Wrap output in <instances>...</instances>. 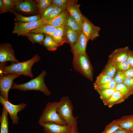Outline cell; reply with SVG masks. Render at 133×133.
Here are the masks:
<instances>
[{
  "mask_svg": "<svg viewBox=\"0 0 133 133\" xmlns=\"http://www.w3.org/2000/svg\"><path fill=\"white\" fill-rule=\"evenodd\" d=\"M41 59L40 56L36 54L32 58L23 62H11V65L8 66L5 65V63H1L0 73L5 75L15 73L33 78L32 67L34 63L38 62Z\"/></svg>",
  "mask_w": 133,
  "mask_h": 133,
  "instance_id": "1",
  "label": "cell"
},
{
  "mask_svg": "<svg viewBox=\"0 0 133 133\" xmlns=\"http://www.w3.org/2000/svg\"><path fill=\"white\" fill-rule=\"evenodd\" d=\"M47 74L46 71L44 70L37 77L27 83L20 84L14 83L11 89L24 91L30 90L39 91L45 95L49 96L51 92L48 89L44 81V78Z\"/></svg>",
  "mask_w": 133,
  "mask_h": 133,
  "instance_id": "2",
  "label": "cell"
},
{
  "mask_svg": "<svg viewBox=\"0 0 133 133\" xmlns=\"http://www.w3.org/2000/svg\"><path fill=\"white\" fill-rule=\"evenodd\" d=\"M73 107L69 97H62L59 102L57 112L61 118L66 125L72 128L77 126L78 117L73 115Z\"/></svg>",
  "mask_w": 133,
  "mask_h": 133,
  "instance_id": "3",
  "label": "cell"
},
{
  "mask_svg": "<svg viewBox=\"0 0 133 133\" xmlns=\"http://www.w3.org/2000/svg\"><path fill=\"white\" fill-rule=\"evenodd\" d=\"M72 65L76 71L91 81H93V68L86 53L74 55Z\"/></svg>",
  "mask_w": 133,
  "mask_h": 133,
  "instance_id": "4",
  "label": "cell"
},
{
  "mask_svg": "<svg viewBox=\"0 0 133 133\" xmlns=\"http://www.w3.org/2000/svg\"><path fill=\"white\" fill-rule=\"evenodd\" d=\"M58 104L59 102L56 101L48 102L39 117L38 123L53 122L60 125H66L57 112Z\"/></svg>",
  "mask_w": 133,
  "mask_h": 133,
  "instance_id": "5",
  "label": "cell"
},
{
  "mask_svg": "<svg viewBox=\"0 0 133 133\" xmlns=\"http://www.w3.org/2000/svg\"><path fill=\"white\" fill-rule=\"evenodd\" d=\"M0 102L4 107L9 114L12 120L13 124L16 125L19 123V118L18 117L17 113L26 107L27 104L23 102L20 104L14 105L0 96Z\"/></svg>",
  "mask_w": 133,
  "mask_h": 133,
  "instance_id": "6",
  "label": "cell"
},
{
  "mask_svg": "<svg viewBox=\"0 0 133 133\" xmlns=\"http://www.w3.org/2000/svg\"><path fill=\"white\" fill-rule=\"evenodd\" d=\"M45 21L41 19L40 20L28 23L15 22L13 33L16 34L18 36H25L32 30L44 24Z\"/></svg>",
  "mask_w": 133,
  "mask_h": 133,
  "instance_id": "7",
  "label": "cell"
},
{
  "mask_svg": "<svg viewBox=\"0 0 133 133\" xmlns=\"http://www.w3.org/2000/svg\"><path fill=\"white\" fill-rule=\"evenodd\" d=\"M20 75L13 73L1 75L0 77V96L8 100V95L10 90L14 83V80L19 77Z\"/></svg>",
  "mask_w": 133,
  "mask_h": 133,
  "instance_id": "8",
  "label": "cell"
},
{
  "mask_svg": "<svg viewBox=\"0 0 133 133\" xmlns=\"http://www.w3.org/2000/svg\"><path fill=\"white\" fill-rule=\"evenodd\" d=\"M82 30L89 40L93 41L99 36L100 28L94 25L87 18L84 16Z\"/></svg>",
  "mask_w": 133,
  "mask_h": 133,
  "instance_id": "9",
  "label": "cell"
},
{
  "mask_svg": "<svg viewBox=\"0 0 133 133\" xmlns=\"http://www.w3.org/2000/svg\"><path fill=\"white\" fill-rule=\"evenodd\" d=\"M8 61L19 62L15 57L14 50L11 44L9 43L1 44L0 46V62L3 63Z\"/></svg>",
  "mask_w": 133,
  "mask_h": 133,
  "instance_id": "10",
  "label": "cell"
},
{
  "mask_svg": "<svg viewBox=\"0 0 133 133\" xmlns=\"http://www.w3.org/2000/svg\"><path fill=\"white\" fill-rule=\"evenodd\" d=\"M40 125L43 128L45 133H69L73 128L53 122L43 123Z\"/></svg>",
  "mask_w": 133,
  "mask_h": 133,
  "instance_id": "11",
  "label": "cell"
},
{
  "mask_svg": "<svg viewBox=\"0 0 133 133\" xmlns=\"http://www.w3.org/2000/svg\"><path fill=\"white\" fill-rule=\"evenodd\" d=\"M89 40L82 30L79 32V37L76 42L71 47V51L73 55L86 53V49Z\"/></svg>",
  "mask_w": 133,
  "mask_h": 133,
  "instance_id": "12",
  "label": "cell"
},
{
  "mask_svg": "<svg viewBox=\"0 0 133 133\" xmlns=\"http://www.w3.org/2000/svg\"><path fill=\"white\" fill-rule=\"evenodd\" d=\"M130 50L128 46L116 49L109 55L108 60L114 62H120L126 60Z\"/></svg>",
  "mask_w": 133,
  "mask_h": 133,
  "instance_id": "13",
  "label": "cell"
},
{
  "mask_svg": "<svg viewBox=\"0 0 133 133\" xmlns=\"http://www.w3.org/2000/svg\"><path fill=\"white\" fill-rule=\"evenodd\" d=\"M77 2V0H73L68 7L66 10L82 27L84 16L83 15L80 10L79 7L80 5L78 4Z\"/></svg>",
  "mask_w": 133,
  "mask_h": 133,
  "instance_id": "14",
  "label": "cell"
},
{
  "mask_svg": "<svg viewBox=\"0 0 133 133\" xmlns=\"http://www.w3.org/2000/svg\"><path fill=\"white\" fill-rule=\"evenodd\" d=\"M15 7L18 10L29 13L34 12L37 7L36 3L31 0H22L16 4Z\"/></svg>",
  "mask_w": 133,
  "mask_h": 133,
  "instance_id": "15",
  "label": "cell"
},
{
  "mask_svg": "<svg viewBox=\"0 0 133 133\" xmlns=\"http://www.w3.org/2000/svg\"><path fill=\"white\" fill-rule=\"evenodd\" d=\"M52 37L60 46L64 43H67L65 32V25L63 24L56 28Z\"/></svg>",
  "mask_w": 133,
  "mask_h": 133,
  "instance_id": "16",
  "label": "cell"
},
{
  "mask_svg": "<svg viewBox=\"0 0 133 133\" xmlns=\"http://www.w3.org/2000/svg\"><path fill=\"white\" fill-rule=\"evenodd\" d=\"M116 120L121 129L133 131V115L123 116Z\"/></svg>",
  "mask_w": 133,
  "mask_h": 133,
  "instance_id": "17",
  "label": "cell"
},
{
  "mask_svg": "<svg viewBox=\"0 0 133 133\" xmlns=\"http://www.w3.org/2000/svg\"><path fill=\"white\" fill-rule=\"evenodd\" d=\"M69 13L66 10L58 16L50 20L45 21L44 24L51 25L57 28L64 24L66 19Z\"/></svg>",
  "mask_w": 133,
  "mask_h": 133,
  "instance_id": "18",
  "label": "cell"
},
{
  "mask_svg": "<svg viewBox=\"0 0 133 133\" xmlns=\"http://www.w3.org/2000/svg\"><path fill=\"white\" fill-rule=\"evenodd\" d=\"M65 29L66 36L68 43L70 44L71 47L75 44L77 41L80 31L78 32L74 30L65 25Z\"/></svg>",
  "mask_w": 133,
  "mask_h": 133,
  "instance_id": "19",
  "label": "cell"
},
{
  "mask_svg": "<svg viewBox=\"0 0 133 133\" xmlns=\"http://www.w3.org/2000/svg\"><path fill=\"white\" fill-rule=\"evenodd\" d=\"M56 28L51 25L43 24L31 31L30 33H44L52 36Z\"/></svg>",
  "mask_w": 133,
  "mask_h": 133,
  "instance_id": "20",
  "label": "cell"
},
{
  "mask_svg": "<svg viewBox=\"0 0 133 133\" xmlns=\"http://www.w3.org/2000/svg\"><path fill=\"white\" fill-rule=\"evenodd\" d=\"M10 12L14 15L16 19L18 22L20 23L31 22L40 20L41 19V17L38 15L31 16H24L12 9L10 10Z\"/></svg>",
  "mask_w": 133,
  "mask_h": 133,
  "instance_id": "21",
  "label": "cell"
},
{
  "mask_svg": "<svg viewBox=\"0 0 133 133\" xmlns=\"http://www.w3.org/2000/svg\"><path fill=\"white\" fill-rule=\"evenodd\" d=\"M125 100L120 93L116 91L109 99L104 104L110 108L116 104L122 102Z\"/></svg>",
  "mask_w": 133,
  "mask_h": 133,
  "instance_id": "22",
  "label": "cell"
},
{
  "mask_svg": "<svg viewBox=\"0 0 133 133\" xmlns=\"http://www.w3.org/2000/svg\"><path fill=\"white\" fill-rule=\"evenodd\" d=\"M8 114L6 110L3 106L1 114L0 117V133H9Z\"/></svg>",
  "mask_w": 133,
  "mask_h": 133,
  "instance_id": "23",
  "label": "cell"
},
{
  "mask_svg": "<svg viewBox=\"0 0 133 133\" xmlns=\"http://www.w3.org/2000/svg\"><path fill=\"white\" fill-rule=\"evenodd\" d=\"M43 45L46 49L50 51H54L60 46L53 39L52 36L46 34Z\"/></svg>",
  "mask_w": 133,
  "mask_h": 133,
  "instance_id": "24",
  "label": "cell"
},
{
  "mask_svg": "<svg viewBox=\"0 0 133 133\" xmlns=\"http://www.w3.org/2000/svg\"><path fill=\"white\" fill-rule=\"evenodd\" d=\"M115 89L120 93L125 100L133 95V91L124 83L117 84Z\"/></svg>",
  "mask_w": 133,
  "mask_h": 133,
  "instance_id": "25",
  "label": "cell"
},
{
  "mask_svg": "<svg viewBox=\"0 0 133 133\" xmlns=\"http://www.w3.org/2000/svg\"><path fill=\"white\" fill-rule=\"evenodd\" d=\"M117 70L113 62L108 60L101 73L113 78Z\"/></svg>",
  "mask_w": 133,
  "mask_h": 133,
  "instance_id": "26",
  "label": "cell"
},
{
  "mask_svg": "<svg viewBox=\"0 0 133 133\" xmlns=\"http://www.w3.org/2000/svg\"><path fill=\"white\" fill-rule=\"evenodd\" d=\"M64 24L78 32L82 30V27L69 13L66 19Z\"/></svg>",
  "mask_w": 133,
  "mask_h": 133,
  "instance_id": "27",
  "label": "cell"
},
{
  "mask_svg": "<svg viewBox=\"0 0 133 133\" xmlns=\"http://www.w3.org/2000/svg\"><path fill=\"white\" fill-rule=\"evenodd\" d=\"M96 90L99 94L100 98L104 104L109 99L116 91L115 89H97Z\"/></svg>",
  "mask_w": 133,
  "mask_h": 133,
  "instance_id": "28",
  "label": "cell"
},
{
  "mask_svg": "<svg viewBox=\"0 0 133 133\" xmlns=\"http://www.w3.org/2000/svg\"><path fill=\"white\" fill-rule=\"evenodd\" d=\"M25 36H27L32 43L42 45L45 38L44 34L41 33H29Z\"/></svg>",
  "mask_w": 133,
  "mask_h": 133,
  "instance_id": "29",
  "label": "cell"
},
{
  "mask_svg": "<svg viewBox=\"0 0 133 133\" xmlns=\"http://www.w3.org/2000/svg\"><path fill=\"white\" fill-rule=\"evenodd\" d=\"M52 4L55 6L66 10L73 0H51Z\"/></svg>",
  "mask_w": 133,
  "mask_h": 133,
  "instance_id": "30",
  "label": "cell"
},
{
  "mask_svg": "<svg viewBox=\"0 0 133 133\" xmlns=\"http://www.w3.org/2000/svg\"><path fill=\"white\" fill-rule=\"evenodd\" d=\"M113 78L101 73L96 78L94 86L102 85L110 82Z\"/></svg>",
  "mask_w": 133,
  "mask_h": 133,
  "instance_id": "31",
  "label": "cell"
},
{
  "mask_svg": "<svg viewBox=\"0 0 133 133\" xmlns=\"http://www.w3.org/2000/svg\"><path fill=\"white\" fill-rule=\"evenodd\" d=\"M121 128L116 120H114L106 126L103 131L101 133H113Z\"/></svg>",
  "mask_w": 133,
  "mask_h": 133,
  "instance_id": "32",
  "label": "cell"
},
{
  "mask_svg": "<svg viewBox=\"0 0 133 133\" xmlns=\"http://www.w3.org/2000/svg\"><path fill=\"white\" fill-rule=\"evenodd\" d=\"M112 62L117 70L123 72L126 71L132 67L127 60L120 62Z\"/></svg>",
  "mask_w": 133,
  "mask_h": 133,
  "instance_id": "33",
  "label": "cell"
},
{
  "mask_svg": "<svg viewBox=\"0 0 133 133\" xmlns=\"http://www.w3.org/2000/svg\"><path fill=\"white\" fill-rule=\"evenodd\" d=\"M117 83L113 78L109 82L102 85L94 86L95 90L115 89Z\"/></svg>",
  "mask_w": 133,
  "mask_h": 133,
  "instance_id": "34",
  "label": "cell"
},
{
  "mask_svg": "<svg viewBox=\"0 0 133 133\" xmlns=\"http://www.w3.org/2000/svg\"><path fill=\"white\" fill-rule=\"evenodd\" d=\"M126 77L123 71L117 70L113 78L117 84H118L123 83Z\"/></svg>",
  "mask_w": 133,
  "mask_h": 133,
  "instance_id": "35",
  "label": "cell"
},
{
  "mask_svg": "<svg viewBox=\"0 0 133 133\" xmlns=\"http://www.w3.org/2000/svg\"><path fill=\"white\" fill-rule=\"evenodd\" d=\"M54 7V6L52 4L47 8L41 15V18L46 21L50 16Z\"/></svg>",
  "mask_w": 133,
  "mask_h": 133,
  "instance_id": "36",
  "label": "cell"
},
{
  "mask_svg": "<svg viewBox=\"0 0 133 133\" xmlns=\"http://www.w3.org/2000/svg\"><path fill=\"white\" fill-rule=\"evenodd\" d=\"M7 8L10 11L14 6L19 2L22 1L21 0H2Z\"/></svg>",
  "mask_w": 133,
  "mask_h": 133,
  "instance_id": "37",
  "label": "cell"
},
{
  "mask_svg": "<svg viewBox=\"0 0 133 133\" xmlns=\"http://www.w3.org/2000/svg\"><path fill=\"white\" fill-rule=\"evenodd\" d=\"M65 10L54 6L50 16L46 21L50 20L55 18Z\"/></svg>",
  "mask_w": 133,
  "mask_h": 133,
  "instance_id": "38",
  "label": "cell"
},
{
  "mask_svg": "<svg viewBox=\"0 0 133 133\" xmlns=\"http://www.w3.org/2000/svg\"><path fill=\"white\" fill-rule=\"evenodd\" d=\"M133 91V77H126L123 83Z\"/></svg>",
  "mask_w": 133,
  "mask_h": 133,
  "instance_id": "39",
  "label": "cell"
},
{
  "mask_svg": "<svg viewBox=\"0 0 133 133\" xmlns=\"http://www.w3.org/2000/svg\"><path fill=\"white\" fill-rule=\"evenodd\" d=\"M52 4L51 1L46 3L37 7L39 9V11L41 15L44 12L45 10L50 6Z\"/></svg>",
  "mask_w": 133,
  "mask_h": 133,
  "instance_id": "40",
  "label": "cell"
},
{
  "mask_svg": "<svg viewBox=\"0 0 133 133\" xmlns=\"http://www.w3.org/2000/svg\"><path fill=\"white\" fill-rule=\"evenodd\" d=\"M127 60L131 66L133 67V50H129Z\"/></svg>",
  "mask_w": 133,
  "mask_h": 133,
  "instance_id": "41",
  "label": "cell"
},
{
  "mask_svg": "<svg viewBox=\"0 0 133 133\" xmlns=\"http://www.w3.org/2000/svg\"><path fill=\"white\" fill-rule=\"evenodd\" d=\"M10 11L4 4L2 0H0V13H4Z\"/></svg>",
  "mask_w": 133,
  "mask_h": 133,
  "instance_id": "42",
  "label": "cell"
},
{
  "mask_svg": "<svg viewBox=\"0 0 133 133\" xmlns=\"http://www.w3.org/2000/svg\"><path fill=\"white\" fill-rule=\"evenodd\" d=\"M123 72L124 73L126 77H133V67Z\"/></svg>",
  "mask_w": 133,
  "mask_h": 133,
  "instance_id": "43",
  "label": "cell"
},
{
  "mask_svg": "<svg viewBox=\"0 0 133 133\" xmlns=\"http://www.w3.org/2000/svg\"><path fill=\"white\" fill-rule=\"evenodd\" d=\"M35 1L37 7L42 5L51 1V0H36Z\"/></svg>",
  "mask_w": 133,
  "mask_h": 133,
  "instance_id": "44",
  "label": "cell"
},
{
  "mask_svg": "<svg viewBox=\"0 0 133 133\" xmlns=\"http://www.w3.org/2000/svg\"><path fill=\"white\" fill-rule=\"evenodd\" d=\"M132 131H130L122 129H120L116 131L113 133H130Z\"/></svg>",
  "mask_w": 133,
  "mask_h": 133,
  "instance_id": "45",
  "label": "cell"
},
{
  "mask_svg": "<svg viewBox=\"0 0 133 133\" xmlns=\"http://www.w3.org/2000/svg\"><path fill=\"white\" fill-rule=\"evenodd\" d=\"M69 133H79L77 126L73 128Z\"/></svg>",
  "mask_w": 133,
  "mask_h": 133,
  "instance_id": "46",
  "label": "cell"
},
{
  "mask_svg": "<svg viewBox=\"0 0 133 133\" xmlns=\"http://www.w3.org/2000/svg\"><path fill=\"white\" fill-rule=\"evenodd\" d=\"M130 133H133V131L131 132H130Z\"/></svg>",
  "mask_w": 133,
  "mask_h": 133,
  "instance_id": "47",
  "label": "cell"
}]
</instances>
